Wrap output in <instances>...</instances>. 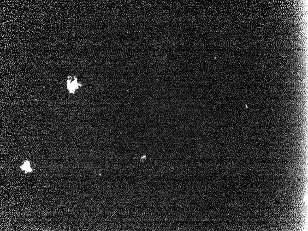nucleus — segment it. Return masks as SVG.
Returning a JSON list of instances; mask_svg holds the SVG:
<instances>
[{"label": "nucleus", "mask_w": 308, "mask_h": 231, "mask_svg": "<svg viewBox=\"0 0 308 231\" xmlns=\"http://www.w3.org/2000/svg\"><path fill=\"white\" fill-rule=\"evenodd\" d=\"M67 82V88L69 90L70 92L74 93V91L76 89L79 88V86L78 85L77 79H75V80L73 82H71V79H68Z\"/></svg>", "instance_id": "nucleus-1"}, {"label": "nucleus", "mask_w": 308, "mask_h": 231, "mask_svg": "<svg viewBox=\"0 0 308 231\" xmlns=\"http://www.w3.org/2000/svg\"><path fill=\"white\" fill-rule=\"evenodd\" d=\"M21 168L22 169V170L24 171L26 173L33 172V169L31 167L30 162L28 161H26V162H24V163L21 166Z\"/></svg>", "instance_id": "nucleus-2"}]
</instances>
